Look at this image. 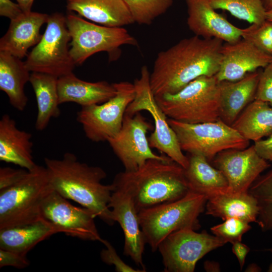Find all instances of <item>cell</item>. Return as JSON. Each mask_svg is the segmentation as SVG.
<instances>
[{
	"label": "cell",
	"instance_id": "cell-25",
	"mask_svg": "<svg viewBox=\"0 0 272 272\" xmlns=\"http://www.w3.org/2000/svg\"><path fill=\"white\" fill-rule=\"evenodd\" d=\"M205 207L207 215L223 220L236 218L249 223H257L259 207L255 198L248 192H224L211 196Z\"/></svg>",
	"mask_w": 272,
	"mask_h": 272
},
{
	"label": "cell",
	"instance_id": "cell-3",
	"mask_svg": "<svg viewBox=\"0 0 272 272\" xmlns=\"http://www.w3.org/2000/svg\"><path fill=\"white\" fill-rule=\"evenodd\" d=\"M113 182L130 192L138 213L178 200L189 191L184 169L171 158L148 160L135 171L119 172Z\"/></svg>",
	"mask_w": 272,
	"mask_h": 272
},
{
	"label": "cell",
	"instance_id": "cell-39",
	"mask_svg": "<svg viewBox=\"0 0 272 272\" xmlns=\"http://www.w3.org/2000/svg\"><path fill=\"white\" fill-rule=\"evenodd\" d=\"M24 12L19 5L11 0H0V15L9 18L16 19Z\"/></svg>",
	"mask_w": 272,
	"mask_h": 272
},
{
	"label": "cell",
	"instance_id": "cell-47",
	"mask_svg": "<svg viewBox=\"0 0 272 272\" xmlns=\"http://www.w3.org/2000/svg\"><path fill=\"white\" fill-rule=\"evenodd\" d=\"M270 251H272V249H270ZM267 271H268V272H272V262H271V263L269 265V267H268V268Z\"/></svg>",
	"mask_w": 272,
	"mask_h": 272
},
{
	"label": "cell",
	"instance_id": "cell-6",
	"mask_svg": "<svg viewBox=\"0 0 272 272\" xmlns=\"http://www.w3.org/2000/svg\"><path fill=\"white\" fill-rule=\"evenodd\" d=\"M53 189L45 166L36 164L16 184L1 190L0 229L41 218L42 201Z\"/></svg>",
	"mask_w": 272,
	"mask_h": 272
},
{
	"label": "cell",
	"instance_id": "cell-2",
	"mask_svg": "<svg viewBox=\"0 0 272 272\" xmlns=\"http://www.w3.org/2000/svg\"><path fill=\"white\" fill-rule=\"evenodd\" d=\"M44 163L55 191L88 209L108 225L114 224L108 207L113 186L102 183L107 176L102 168L81 162L70 152L59 159L45 158Z\"/></svg>",
	"mask_w": 272,
	"mask_h": 272
},
{
	"label": "cell",
	"instance_id": "cell-41",
	"mask_svg": "<svg viewBox=\"0 0 272 272\" xmlns=\"http://www.w3.org/2000/svg\"><path fill=\"white\" fill-rule=\"evenodd\" d=\"M231 244L232 245V252L237 257L240 269H242L244 265L246 256L250 251V248L241 241H236Z\"/></svg>",
	"mask_w": 272,
	"mask_h": 272
},
{
	"label": "cell",
	"instance_id": "cell-45",
	"mask_svg": "<svg viewBox=\"0 0 272 272\" xmlns=\"http://www.w3.org/2000/svg\"><path fill=\"white\" fill-rule=\"evenodd\" d=\"M262 2L266 11L272 8V0H262Z\"/></svg>",
	"mask_w": 272,
	"mask_h": 272
},
{
	"label": "cell",
	"instance_id": "cell-14",
	"mask_svg": "<svg viewBox=\"0 0 272 272\" xmlns=\"http://www.w3.org/2000/svg\"><path fill=\"white\" fill-rule=\"evenodd\" d=\"M41 216L56 228L59 233L82 240L102 242L93 213L84 207H77L59 193L52 190L44 198Z\"/></svg>",
	"mask_w": 272,
	"mask_h": 272
},
{
	"label": "cell",
	"instance_id": "cell-29",
	"mask_svg": "<svg viewBox=\"0 0 272 272\" xmlns=\"http://www.w3.org/2000/svg\"><path fill=\"white\" fill-rule=\"evenodd\" d=\"M245 139L254 142L272 134V106L254 99L231 125Z\"/></svg>",
	"mask_w": 272,
	"mask_h": 272
},
{
	"label": "cell",
	"instance_id": "cell-30",
	"mask_svg": "<svg viewBox=\"0 0 272 272\" xmlns=\"http://www.w3.org/2000/svg\"><path fill=\"white\" fill-rule=\"evenodd\" d=\"M259 207L257 224L264 232L272 230V168L260 175L248 191Z\"/></svg>",
	"mask_w": 272,
	"mask_h": 272
},
{
	"label": "cell",
	"instance_id": "cell-35",
	"mask_svg": "<svg viewBox=\"0 0 272 272\" xmlns=\"http://www.w3.org/2000/svg\"><path fill=\"white\" fill-rule=\"evenodd\" d=\"M105 248L102 250L100 257L102 261L108 265L114 266L117 272H144L145 270L135 269L125 263L118 256L115 249L111 243L103 239L101 242Z\"/></svg>",
	"mask_w": 272,
	"mask_h": 272
},
{
	"label": "cell",
	"instance_id": "cell-16",
	"mask_svg": "<svg viewBox=\"0 0 272 272\" xmlns=\"http://www.w3.org/2000/svg\"><path fill=\"white\" fill-rule=\"evenodd\" d=\"M112 184L113 189L108 207L113 220L118 223L123 232V254L146 270L143 255L146 241L132 196L124 187L113 182Z\"/></svg>",
	"mask_w": 272,
	"mask_h": 272
},
{
	"label": "cell",
	"instance_id": "cell-13",
	"mask_svg": "<svg viewBox=\"0 0 272 272\" xmlns=\"http://www.w3.org/2000/svg\"><path fill=\"white\" fill-rule=\"evenodd\" d=\"M151 127V123L140 112L132 116L125 114L120 130L107 140L124 171H135L150 159L170 158L163 154L157 155L152 151L147 137Z\"/></svg>",
	"mask_w": 272,
	"mask_h": 272
},
{
	"label": "cell",
	"instance_id": "cell-1",
	"mask_svg": "<svg viewBox=\"0 0 272 272\" xmlns=\"http://www.w3.org/2000/svg\"><path fill=\"white\" fill-rule=\"evenodd\" d=\"M223 42L195 35L160 51L150 76L155 96L174 94L199 77L215 76L220 68Z\"/></svg>",
	"mask_w": 272,
	"mask_h": 272
},
{
	"label": "cell",
	"instance_id": "cell-10",
	"mask_svg": "<svg viewBox=\"0 0 272 272\" xmlns=\"http://www.w3.org/2000/svg\"><path fill=\"white\" fill-rule=\"evenodd\" d=\"M150 73L146 65L141 70V75L134 81L135 95L125 114L133 115L142 110L148 111L154 122V130L148 138L150 146L155 148L185 169L188 157L181 150L177 135L168 122V117L158 104L150 86Z\"/></svg>",
	"mask_w": 272,
	"mask_h": 272
},
{
	"label": "cell",
	"instance_id": "cell-18",
	"mask_svg": "<svg viewBox=\"0 0 272 272\" xmlns=\"http://www.w3.org/2000/svg\"><path fill=\"white\" fill-rule=\"evenodd\" d=\"M187 24L195 35L233 43L242 38V29L230 23L218 13L208 0H186Z\"/></svg>",
	"mask_w": 272,
	"mask_h": 272
},
{
	"label": "cell",
	"instance_id": "cell-42",
	"mask_svg": "<svg viewBox=\"0 0 272 272\" xmlns=\"http://www.w3.org/2000/svg\"><path fill=\"white\" fill-rule=\"evenodd\" d=\"M19 5L24 13H27L31 12V8L34 0H16Z\"/></svg>",
	"mask_w": 272,
	"mask_h": 272
},
{
	"label": "cell",
	"instance_id": "cell-46",
	"mask_svg": "<svg viewBox=\"0 0 272 272\" xmlns=\"http://www.w3.org/2000/svg\"><path fill=\"white\" fill-rule=\"evenodd\" d=\"M266 20L272 22V8L266 11Z\"/></svg>",
	"mask_w": 272,
	"mask_h": 272
},
{
	"label": "cell",
	"instance_id": "cell-20",
	"mask_svg": "<svg viewBox=\"0 0 272 272\" xmlns=\"http://www.w3.org/2000/svg\"><path fill=\"white\" fill-rule=\"evenodd\" d=\"M32 134L17 127L15 120L5 114L0 120V160L29 170L33 161Z\"/></svg>",
	"mask_w": 272,
	"mask_h": 272
},
{
	"label": "cell",
	"instance_id": "cell-4",
	"mask_svg": "<svg viewBox=\"0 0 272 272\" xmlns=\"http://www.w3.org/2000/svg\"><path fill=\"white\" fill-rule=\"evenodd\" d=\"M168 118L196 124L220 119L219 82L215 76H202L174 94L155 96Z\"/></svg>",
	"mask_w": 272,
	"mask_h": 272
},
{
	"label": "cell",
	"instance_id": "cell-22",
	"mask_svg": "<svg viewBox=\"0 0 272 272\" xmlns=\"http://www.w3.org/2000/svg\"><path fill=\"white\" fill-rule=\"evenodd\" d=\"M57 89L59 104L74 102L81 107L101 104L116 93L113 84L85 81L73 73L58 78Z\"/></svg>",
	"mask_w": 272,
	"mask_h": 272
},
{
	"label": "cell",
	"instance_id": "cell-12",
	"mask_svg": "<svg viewBox=\"0 0 272 272\" xmlns=\"http://www.w3.org/2000/svg\"><path fill=\"white\" fill-rule=\"evenodd\" d=\"M226 244L223 239L203 231L191 229L175 231L158 246L164 271L193 272L197 262L209 252Z\"/></svg>",
	"mask_w": 272,
	"mask_h": 272
},
{
	"label": "cell",
	"instance_id": "cell-9",
	"mask_svg": "<svg viewBox=\"0 0 272 272\" xmlns=\"http://www.w3.org/2000/svg\"><path fill=\"white\" fill-rule=\"evenodd\" d=\"M46 23L41 40L27 55L25 64L30 72L58 78L73 73L76 65L69 47L71 37L62 14L49 15Z\"/></svg>",
	"mask_w": 272,
	"mask_h": 272
},
{
	"label": "cell",
	"instance_id": "cell-21",
	"mask_svg": "<svg viewBox=\"0 0 272 272\" xmlns=\"http://www.w3.org/2000/svg\"><path fill=\"white\" fill-rule=\"evenodd\" d=\"M260 73L256 71L237 81L219 82L220 119L231 125L255 99Z\"/></svg>",
	"mask_w": 272,
	"mask_h": 272
},
{
	"label": "cell",
	"instance_id": "cell-11",
	"mask_svg": "<svg viewBox=\"0 0 272 272\" xmlns=\"http://www.w3.org/2000/svg\"><path fill=\"white\" fill-rule=\"evenodd\" d=\"M113 85L115 96L101 104L82 107L77 113V121L85 136L93 142L107 141L118 132L126 109L134 98L133 83L122 81Z\"/></svg>",
	"mask_w": 272,
	"mask_h": 272
},
{
	"label": "cell",
	"instance_id": "cell-8",
	"mask_svg": "<svg viewBox=\"0 0 272 272\" xmlns=\"http://www.w3.org/2000/svg\"><path fill=\"white\" fill-rule=\"evenodd\" d=\"M66 23L71 37L70 54L76 65L101 51L108 52L111 60L114 59L121 46L138 45L135 38L123 27L99 25L71 13L66 16Z\"/></svg>",
	"mask_w": 272,
	"mask_h": 272
},
{
	"label": "cell",
	"instance_id": "cell-40",
	"mask_svg": "<svg viewBox=\"0 0 272 272\" xmlns=\"http://www.w3.org/2000/svg\"><path fill=\"white\" fill-rule=\"evenodd\" d=\"M254 146L260 157L272 162V134L266 139L254 142Z\"/></svg>",
	"mask_w": 272,
	"mask_h": 272
},
{
	"label": "cell",
	"instance_id": "cell-44",
	"mask_svg": "<svg viewBox=\"0 0 272 272\" xmlns=\"http://www.w3.org/2000/svg\"><path fill=\"white\" fill-rule=\"evenodd\" d=\"M246 271L257 272L260 271L261 268L255 263H251L246 269Z\"/></svg>",
	"mask_w": 272,
	"mask_h": 272
},
{
	"label": "cell",
	"instance_id": "cell-33",
	"mask_svg": "<svg viewBox=\"0 0 272 272\" xmlns=\"http://www.w3.org/2000/svg\"><path fill=\"white\" fill-rule=\"evenodd\" d=\"M241 37L272 56V22L265 20L242 29Z\"/></svg>",
	"mask_w": 272,
	"mask_h": 272
},
{
	"label": "cell",
	"instance_id": "cell-15",
	"mask_svg": "<svg viewBox=\"0 0 272 272\" xmlns=\"http://www.w3.org/2000/svg\"><path fill=\"white\" fill-rule=\"evenodd\" d=\"M213 160L214 166L226 177L227 192L230 193L248 192L261 173L269 167L267 161L257 153L254 145L242 150H224Z\"/></svg>",
	"mask_w": 272,
	"mask_h": 272
},
{
	"label": "cell",
	"instance_id": "cell-37",
	"mask_svg": "<svg viewBox=\"0 0 272 272\" xmlns=\"http://www.w3.org/2000/svg\"><path fill=\"white\" fill-rule=\"evenodd\" d=\"M28 170L21 168L15 169L5 167L0 168V190L9 188L18 182Z\"/></svg>",
	"mask_w": 272,
	"mask_h": 272
},
{
	"label": "cell",
	"instance_id": "cell-5",
	"mask_svg": "<svg viewBox=\"0 0 272 272\" xmlns=\"http://www.w3.org/2000/svg\"><path fill=\"white\" fill-rule=\"evenodd\" d=\"M207 199L203 194L189 190L178 200L140 211V226L152 251H157L162 241L175 231L199 229L198 218L205 209Z\"/></svg>",
	"mask_w": 272,
	"mask_h": 272
},
{
	"label": "cell",
	"instance_id": "cell-38",
	"mask_svg": "<svg viewBox=\"0 0 272 272\" xmlns=\"http://www.w3.org/2000/svg\"><path fill=\"white\" fill-rule=\"evenodd\" d=\"M30 261L26 256L9 250L0 249V267L13 266L19 269L27 267Z\"/></svg>",
	"mask_w": 272,
	"mask_h": 272
},
{
	"label": "cell",
	"instance_id": "cell-17",
	"mask_svg": "<svg viewBox=\"0 0 272 272\" xmlns=\"http://www.w3.org/2000/svg\"><path fill=\"white\" fill-rule=\"evenodd\" d=\"M220 68L215 75L219 82L235 81L272 61V56L244 39L223 44Z\"/></svg>",
	"mask_w": 272,
	"mask_h": 272
},
{
	"label": "cell",
	"instance_id": "cell-43",
	"mask_svg": "<svg viewBox=\"0 0 272 272\" xmlns=\"http://www.w3.org/2000/svg\"><path fill=\"white\" fill-rule=\"evenodd\" d=\"M204 268L207 271H220V265L217 262L206 261L204 263Z\"/></svg>",
	"mask_w": 272,
	"mask_h": 272
},
{
	"label": "cell",
	"instance_id": "cell-28",
	"mask_svg": "<svg viewBox=\"0 0 272 272\" xmlns=\"http://www.w3.org/2000/svg\"><path fill=\"white\" fill-rule=\"evenodd\" d=\"M58 78L52 75L32 72L29 82L35 95L37 115L35 128L45 129L52 118L58 117L60 114L57 89Z\"/></svg>",
	"mask_w": 272,
	"mask_h": 272
},
{
	"label": "cell",
	"instance_id": "cell-36",
	"mask_svg": "<svg viewBox=\"0 0 272 272\" xmlns=\"http://www.w3.org/2000/svg\"><path fill=\"white\" fill-rule=\"evenodd\" d=\"M264 68L260 75L255 99L272 106V61Z\"/></svg>",
	"mask_w": 272,
	"mask_h": 272
},
{
	"label": "cell",
	"instance_id": "cell-34",
	"mask_svg": "<svg viewBox=\"0 0 272 272\" xmlns=\"http://www.w3.org/2000/svg\"><path fill=\"white\" fill-rule=\"evenodd\" d=\"M224 221L211 227V231L226 243L241 241L243 235L251 228L249 223L238 218H230Z\"/></svg>",
	"mask_w": 272,
	"mask_h": 272
},
{
	"label": "cell",
	"instance_id": "cell-7",
	"mask_svg": "<svg viewBox=\"0 0 272 272\" xmlns=\"http://www.w3.org/2000/svg\"><path fill=\"white\" fill-rule=\"evenodd\" d=\"M168 122L182 151L202 155L209 161L224 150H242L249 145V140L220 119L190 124L168 118Z\"/></svg>",
	"mask_w": 272,
	"mask_h": 272
},
{
	"label": "cell",
	"instance_id": "cell-27",
	"mask_svg": "<svg viewBox=\"0 0 272 272\" xmlns=\"http://www.w3.org/2000/svg\"><path fill=\"white\" fill-rule=\"evenodd\" d=\"M30 72L21 59L0 51V89L7 95L10 104L20 111L28 103L24 87L29 82Z\"/></svg>",
	"mask_w": 272,
	"mask_h": 272
},
{
	"label": "cell",
	"instance_id": "cell-19",
	"mask_svg": "<svg viewBox=\"0 0 272 272\" xmlns=\"http://www.w3.org/2000/svg\"><path fill=\"white\" fill-rule=\"evenodd\" d=\"M48 16L31 11L11 20L7 32L0 39V51L20 59L27 56L28 50L41 40L40 30Z\"/></svg>",
	"mask_w": 272,
	"mask_h": 272
},
{
	"label": "cell",
	"instance_id": "cell-26",
	"mask_svg": "<svg viewBox=\"0 0 272 272\" xmlns=\"http://www.w3.org/2000/svg\"><path fill=\"white\" fill-rule=\"evenodd\" d=\"M184 174L190 191L209 197L227 192V180L223 174L203 156L189 154Z\"/></svg>",
	"mask_w": 272,
	"mask_h": 272
},
{
	"label": "cell",
	"instance_id": "cell-23",
	"mask_svg": "<svg viewBox=\"0 0 272 272\" xmlns=\"http://www.w3.org/2000/svg\"><path fill=\"white\" fill-rule=\"evenodd\" d=\"M66 8L105 26L120 27L134 22L124 0H66Z\"/></svg>",
	"mask_w": 272,
	"mask_h": 272
},
{
	"label": "cell",
	"instance_id": "cell-31",
	"mask_svg": "<svg viewBox=\"0 0 272 272\" xmlns=\"http://www.w3.org/2000/svg\"><path fill=\"white\" fill-rule=\"evenodd\" d=\"M215 10H226L238 19L252 24L266 20V10L262 0H208Z\"/></svg>",
	"mask_w": 272,
	"mask_h": 272
},
{
	"label": "cell",
	"instance_id": "cell-32",
	"mask_svg": "<svg viewBox=\"0 0 272 272\" xmlns=\"http://www.w3.org/2000/svg\"><path fill=\"white\" fill-rule=\"evenodd\" d=\"M134 20L140 25H150L164 14L173 0H124Z\"/></svg>",
	"mask_w": 272,
	"mask_h": 272
},
{
	"label": "cell",
	"instance_id": "cell-24",
	"mask_svg": "<svg viewBox=\"0 0 272 272\" xmlns=\"http://www.w3.org/2000/svg\"><path fill=\"white\" fill-rule=\"evenodd\" d=\"M58 233L56 228L42 217L31 223L0 229V249L26 256L39 243Z\"/></svg>",
	"mask_w": 272,
	"mask_h": 272
}]
</instances>
